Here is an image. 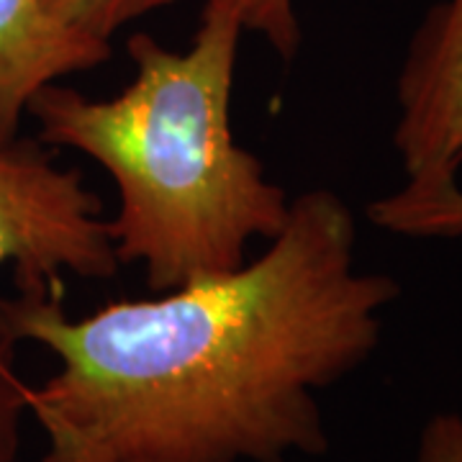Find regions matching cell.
Returning <instances> with one entry per match:
<instances>
[{"label":"cell","instance_id":"obj_1","mask_svg":"<svg viewBox=\"0 0 462 462\" xmlns=\"http://www.w3.org/2000/svg\"><path fill=\"white\" fill-rule=\"evenodd\" d=\"M357 226L331 190L291 203L260 260L221 278L69 319L65 288L16 285L0 311L60 370L29 388L42 462H285L324 455L316 393L378 349L393 278L355 267Z\"/></svg>","mask_w":462,"mask_h":462},{"label":"cell","instance_id":"obj_2","mask_svg":"<svg viewBox=\"0 0 462 462\" xmlns=\"http://www.w3.org/2000/svg\"><path fill=\"white\" fill-rule=\"evenodd\" d=\"M242 29V0H206L188 51L134 33L136 75L116 98L50 83L26 106L42 144L78 149L114 178L116 257L144 264L152 293L229 275L254 236L275 239L288 224L285 190L231 134Z\"/></svg>","mask_w":462,"mask_h":462},{"label":"cell","instance_id":"obj_3","mask_svg":"<svg viewBox=\"0 0 462 462\" xmlns=\"http://www.w3.org/2000/svg\"><path fill=\"white\" fill-rule=\"evenodd\" d=\"M16 285L62 288V275L106 281L118 270L111 226L83 175L54 162L39 139H0V264Z\"/></svg>","mask_w":462,"mask_h":462},{"label":"cell","instance_id":"obj_4","mask_svg":"<svg viewBox=\"0 0 462 462\" xmlns=\"http://www.w3.org/2000/svg\"><path fill=\"white\" fill-rule=\"evenodd\" d=\"M393 144L406 185L403 203L442 199L460 188L462 167V0H442L413 33L396 83Z\"/></svg>","mask_w":462,"mask_h":462},{"label":"cell","instance_id":"obj_5","mask_svg":"<svg viewBox=\"0 0 462 462\" xmlns=\"http://www.w3.org/2000/svg\"><path fill=\"white\" fill-rule=\"evenodd\" d=\"M108 57L111 47L60 29L39 0H0V139L18 136L36 90Z\"/></svg>","mask_w":462,"mask_h":462},{"label":"cell","instance_id":"obj_6","mask_svg":"<svg viewBox=\"0 0 462 462\" xmlns=\"http://www.w3.org/2000/svg\"><path fill=\"white\" fill-rule=\"evenodd\" d=\"M44 14L65 32L80 39L111 47L114 36L124 23L172 5L178 0H39Z\"/></svg>","mask_w":462,"mask_h":462},{"label":"cell","instance_id":"obj_7","mask_svg":"<svg viewBox=\"0 0 462 462\" xmlns=\"http://www.w3.org/2000/svg\"><path fill=\"white\" fill-rule=\"evenodd\" d=\"M367 218L380 229L403 236H462V188L424 203L385 196L367 206Z\"/></svg>","mask_w":462,"mask_h":462},{"label":"cell","instance_id":"obj_8","mask_svg":"<svg viewBox=\"0 0 462 462\" xmlns=\"http://www.w3.org/2000/svg\"><path fill=\"white\" fill-rule=\"evenodd\" d=\"M16 331L0 311V462H14L18 449L21 413L29 411V385L16 373Z\"/></svg>","mask_w":462,"mask_h":462},{"label":"cell","instance_id":"obj_9","mask_svg":"<svg viewBox=\"0 0 462 462\" xmlns=\"http://www.w3.org/2000/svg\"><path fill=\"white\" fill-rule=\"evenodd\" d=\"M242 5L245 29L260 32L281 57L291 60L300 42L293 0H242Z\"/></svg>","mask_w":462,"mask_h":462},{"label":"cell","instance_id":"obj_10","mask_svg":"<svg viewBox=\"0 0 462 462\" xmlns=\"http://www.w3.org/2000/svg\"><path fill=\"white\" fill-rule=\"evenodd\" d=\"M413 462H462V416L434 413L419 434Z\"/></svg>","mask_w":462,"mask_h":462}]
</instances>
